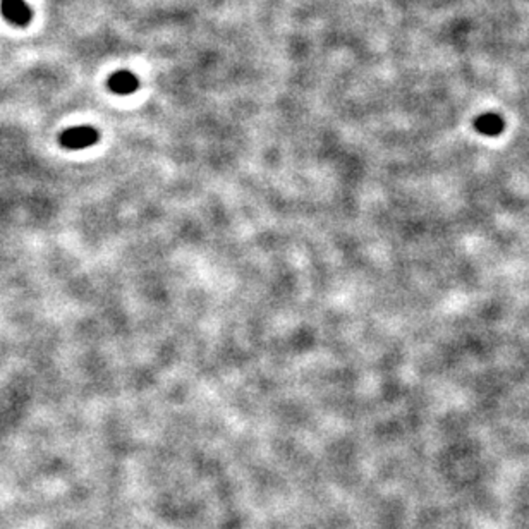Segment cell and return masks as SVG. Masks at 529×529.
Listing matches in <instances>:
<instances>
[{"label": "cell", "mask_w": 529, "mask_h": 529, "mask_svg": "<svg viewBox=\"0 0 529 529\" xmlns=\"http://www.w3.org/2000/svg\"><path fill=\"white\" fill-rule=\"evenodd\" d=\"M98 131L91 126L69 127L60 134V145L69 150H83L98 141Z\"/></svg>", "instance_id": "cell-1"}, {"label": "cell", "mask_w": 529, "mask_h": 529, "mask_svg": "<svg viewBox=\"0 0 529 529\" xmlns=\"http://www.w3.org/2000/svg\"><path fill=\"white\" fill-rule=\"evenodd\" d=\"M0 11L14 26H28L33 19V13L25 0H0Z\"/></svg>", "instance_id": "cell-2"}, {"label": "cell", "mask_w": 529, "mask_h": 529, "mask_svg": "<svg viewBox=\"0 0 529 529\" xmlns=\"http://www.w3.org/2000/svg\"><path fill=\"white\" fill-rule=\"evenodd\" d=\"M139 87L138 77L131 71H117L108 77V89L115 95H131Z\"/></svg>", "instance_id": "cell-3"}, {"label": "cell", "mask_w": 529, "mask_h": 529, "mask_svg": "<svg viewBox=\"0 0 529 529\" xmlns=\"http://www.w3.org/2000/svg\"><path fill=\"white\" fill-rule=\"evenodd\" d=\"M474 127L485 136H499L504 131V120L497 114H485L474 120Z\"/></svg>", "instance_id": "cell-4"}]
</instances>
